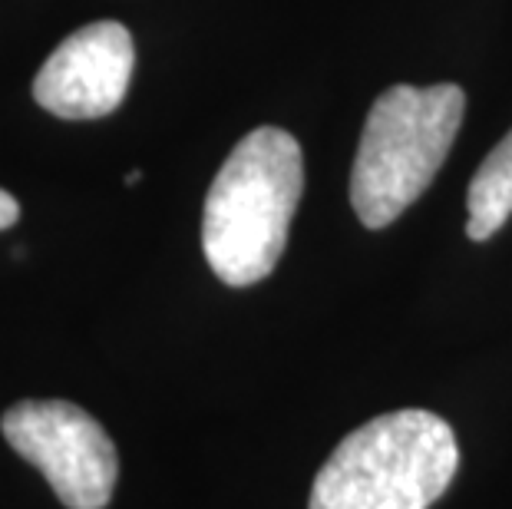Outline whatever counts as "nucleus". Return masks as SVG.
Masks as SVG:
<instances>
[{
  "label": "nucleus",
  "mask_w": 512,
  "mask_h": 509,
  "mask_svg": "<svg viewBox=\"0 0 512 509\" xmlns=\"http://www.w3.org/2000/svg\"><path fill=\"white\" fill-rule=\"evenodd\" d=\"M466 235L473 242L493 238L512 215V129L499 139V146L479 162L476 176L466 192Z\"/></svg>",
  "instance_id": "obj_6"
},
{
  "label": "nucleus",
  "mask_w": 512,
  "mask_h": 509,
  "mask_svg": "<svg viewBox=\"0 0 512 509\" xmlns=\"http://www.w3.org/2000/svg\"><path fill=\"white\" fill-rule=\"evenodd\" d=\"M139 179H143V172H139V169H133V172H129V176H126V186H136Z\"/></svg>",
  "instance_id": "obj_8"
},
{
  "label": "nucleus",
  "mask_w": 512,
  "mask_h": 509,
  "mask_svg": "<svg viewBox=\"0 0 512 509\" xmlns=\"http://www.w3.org/2000/svg\"><path fill=\"white\" fill-rule=\"evenodd\" d=\"M4 440L47 476L67 509H103L113 500L119 457L100 420L70 400H20L0 420Z\"/></svg>",
  "instance_id": "obj_4"
},
{
  "label": "nucleus",
  "mask_w": 512,
  "mask_h": 509,
  "mask_svg": "<svg viewBox=\"0 0 512 509\" xmlns=\"http://www.w3.org/2000/svg\"><path fill=\"white\" fill-rule=\"evenodd\" d=\"M460 470L450 424L394 410L347 433L314 476L308 509H430Z\"/></svg>",
  "instance_id": "obj_2"
},
{
  "label": "nucleus",
  "mask_w": 512,
  "mask_h": 509,
  "mask_svg": "<svg viewBox=\"0 0 512 509\" xmlns=\"http://www.w3.org/2000/svg\"><path fill=\"white\" fill-rule=\"evenodd\" d=\"M463 113L466 93L456 83H400L377 96L351 169V205L367 229H384L427 192Z\"/></svg>",
  "instance_id": "obj_3"
},
{
  "label": "nucleus",
  "mask_w": 512,
  "mask_h": 509,
  "mask_svg": "<svg viewBox=\"0 0 512 509\" xmlns=\"http://www.w3.org/2000/svg\"><path fill=\"white\" fill-rule=\"evenodd\" d=\"M20 219V205H17V199L10 196V192H4L0 189V232L4 229H10Z\"/></svg>",
  "instance_id": "obj_7"
},
{
  "label": "nucleus",
  "mask_w": 512,
  "mask_h": 509,
  "mask_svg": "<svg viewBox=\"0 0 512 509\" xmlns=\"http://www.w3.org/2000/svg\"><path fill=\"white\" fill-rule=\"evenodd\" d=\"M133 67V34L116 20H96L43 60L34 77V100L60 119L110 116L123 103Z\"/></svg>",
  "instance_id": "obj_5"
},
{
  "label": "nucleus",
  "mask_w": 512,
  "mask_h": 509,
  "mask_svg": "<svg viewBox=\"0 0 512 509\" xmlns=\"http://www.w3.org/2000/svg\"><path fill=\"white\" fill-rule=\"evenodd\" d=\"M301 192L298 139L278 126L252 129L222 162L205 196L202 252L215 278L228 288H248L275 272Z\"/></svg>",
  "instance_id": "obj_1"
}]
</instances>
